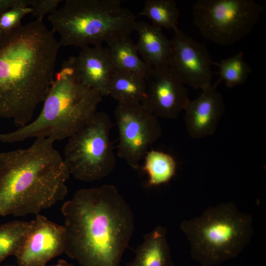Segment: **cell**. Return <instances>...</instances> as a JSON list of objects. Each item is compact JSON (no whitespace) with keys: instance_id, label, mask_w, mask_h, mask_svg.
I'll return each mask as SVG.
<instances>
[{"instance_id":"6da1fadb","label":"cell","mask_w":266,"mask_h":266,"mask_svg":"<svg viewBox=\"0 0 266 266\" xmlns=\"http://www.w3.org/2000/svg\"><path fill=\"white\" fill-rule=\"evenodd\" d=\"M65 253L80 266H120L134 229L132 209L112 184L82 189L64 203Z\"/></svg>"},{"instance_id":"7a4b0ae2","label":"cell","mask_w":266,"mask_h":266,"mask_svg":"<svg viewBox=\"0 0 266 266\" xmlns=\"http://www.w3.org/2000/svg\"><path fill=\"white\" fill-rule=\"evenodd\" d=\"M52 31L36 19L0 38V117L18 127L31 122L54 80L60 47Z\"/></svg>"},{"instance_id":"3957f363","label":"cell","mask_w":266,"mask_h":266,"mask_svg":"<svg viewBox=\"0 0 266 266\" xmlns=\"http://www.w3.org/2000/svg\"><path fill=\"white\" fill-rule=\"evenodd\" d=\"M70 174L54 141L0 153V216L39 214L66 197Z\"/></svg>"},{"instance_id":"277c9868","label":"cell","mask_w":266,"mask_h":266,"mask_svg":"<svg viewBox=\"0 0 266 266\" xmlns=\"http://www.w3.org/2000/svg\"><path fill=\"white\" fill-rule=\"evenodd\" d=\"M102 97L84 85L75 70L73 57L63 62L37 118L15 131L0 133V141L13 143L32 137L54 142L69 138L97 112Z\"/></svg>"},{"instance_id":"5b68a950","label":"cell","mask_w":266,"mask_h":266,"mask_svg":"<svg viewBox=\"0 0 266 266\" xmlns=\"http://www.w3.org/2000/svg\"><path fill=\"white\" fill-rule=\"evenodd\" d=\"M180 228L190 244L192 258L200 266H217L235 258L254 233L252 216L232 201L208 207L182 221Z\"/></svg>"},{"instance_id":"8992f818","label":"cell","mask_w":266,"mask_h":266,"mask_svg":"<svg viewBox=\"0 0 266 266\" xmlns=\"http://www.w3.org/2000/svg\"><path fill=\"white\" fill-rule=\"evenodd\" d=\"M48 19L60 46L81 49L129 36L137 22L120 0H66Z\"/></svg>"},{"instance_id":"52a82bcc","label":"cell","mask_w":266,"mask_h":266,"mask_svg":"<svg viewBox=\"0 0 266 266\" xmlns=\"http://www.w3.org/2000/svg\"><path fill=\"white\" fill-rule=\"evenodd\" d=\"M112 126L107 113L97 112L68 138L63 159L70 175L81 181L92 182L114 170L116 158L110 139Z\"/></svg>"},{"instance_id":"ba28073f","label":"cell","mask_w":266,"mask_h":266,"mask_svg":"<svg viewBox=\"0 0 266 266\" xmlns=\"http://www.w3.org/2000/svg\"><path fill=\"white\" fill-rule=\"evenodd\" d=\"M265 9L253 0H198L193 22L204 38L229 46L252 32Z\"/></svg>"},{"instance_id":"9c48e42d","label":"cell","mask_w":266,"mask_h":266,"mask_svg":"<svg viewBox=\"0 0 266 266\" xmlns=\"http://www.w3.org/2000/svg\"><path fill=\"white\" fill-rule=\"evenodd\" d=\"M115 118L119 131L118 155L137 169L149 146L162 136L161 124L141 103H118Z\"/></svg>"},{"instance_id":"30bf717a","label":"cell","mask_w":266,"mask_h":266,"mask_svg":"<svg viewBox=\"0 0 266 266\" xmlns=\"http://www.w3.org/2000/svg\"><path fill=\"white\" fill-rule=\"evenodd\" d=\"M173 31L171 70L184 84L194 89L201 90L212 84L211 67L214 62L207 48L178 27Z\"/></svg>"},{"instance_id":"8fae6325","label":"cell","mask_w":266,"mask_h":266,"mask_svg":"<svg viewBox=\"0 0 266 266\" xmlns=\"http://www.w3.org/2000/svg\"><path fill=\"white\" fill-rule=\"evenodd\" d=\"M31 222L23 243L14 255L18 266H44L65 252L66 232L64 225L40 214Z\"/></svg>"},{"instance_id":"7c38bea8","label":"cell","mask_w":266,"mask_h":266,"mask_svg":"<svg viewBox=\"0 0 266 266\" xmlns=\"http://www.w3.org/2000/svg\"><path fill=\"white\" fill-rule=\"evenodd\" d=\"M146 81L145 97L141 103L157 117L175 119L190 101L185 84L169 67L153 69Z\"/></svg>"},{"instance_id":"4fadbf2b","label":"cell","mask_w":266,"mask_h":266,"mask_svg":"<svg viewBox=\"0 0 266 266\" xmlns=\"http://www.w3.org/2000/svg\"><path fill=\"white\" fill-rule=\"evenodd\" d=\"M218 82L201 90V94L189 101L185 110L184 121L189 134L200 139L213 134L225 112L222 94L216 90Z\"/></svg>"},{"instance_id":"5bb4252c","label":"cell","mask_w":266,"mask_h":266,"mask_svg":"<svg viewBox=\"0 0 266 266\" xmlns=\"http://www.w3.org/2000/svg\"><path fill=\"white\" fill-rule=\"evenodd\" d=\"M73 58L74 67L81 83L102 97L109 96L115 69L108 48L102 45L87 46L82 48Z\"/></svg>"},{"instance_id":"9a60e30c","label":"cell","mask_w":266,"mask_h":266,"mask_svg":"<svg viewBox=\"0 0 266 266\" xmlns=\"http://www.w3.org/2000/svg\"><path fill=\"white\" fill-rule=\"evenodd\" d=\"M134 31L138 35L135 47L138 53L153 69L169 67L171 53V40L162 29L145 22H136Z\"/></svg>"},{"instance_id":"2e32d148","label":"cell","mask_w":266,"mask_h":266,"mask_svg":"<svg viewBox=\"0 0 266 266\" xmlns=\"http://www.w3.org/2000/svg\"><path fill=\"white\" fill-rule=\"evenodd\" d=\"M133 261L126 266H174L167 239L166 229L158 226L144 236L135 250Z\"/></svg>"},{"instance_id":"e0dca14e","label":"cell","mask_w":266,"mask_h":266,"mask_svg":"<svg viewBox=\"0 0 266 266\" xmlns=\"http://www.w3.org/2000/svg\"><path fill=\"white\" fill-rule=\"evenodd\" d=\"M107 44L115 71L133 72L146 79L153 70L139 57L135 44L129 36Z\"/></svg>"},{"instance_id":"ac0fdd59","label":"cell","mask_w":266,"mask_h":266,"mask_svg":"<svg viewBox=\"0 0 266 266\" xmlns=\"http://www.w3.org/2000/svg\"><path fill=\"white\" fill-rule=\"evenodd\" d=\"M146 79L130 72L115 71L110 82L109 96L118 103H141L145 97Z\"/></svg>"},{"instance_id":"d6986e66","label":"cell","mask_w":266,"mask_h":266,"mask_svg":"<svg viewBox=\"0 0 266 266\" xmlns=\"http://www.w3.org/2000/svg\"><path fill=\"white\" fill-rule=\"evenodd\" d=\"M143 170L148 176V185L158 186L168 182L175 175L177 163L170 154L152 150L144 158Z\"/></svg>"},{"instance_id":"ffe728a7","label":"cell","mask_w":266,"mask_h":266,"mask_svg":"<svg viewBox=\"0 0 266 266\" xmlns=\"http://www.w3.org/2000/svg\"><path fill=\"white\" fill-rule=\"evenodd\" d=\"M139 16L147 17L152 25L174 30L178 27L180 11L173 0H146Z\"/></svg>"},{"instance_id":"44dd1931","label":"cell","mask_w":266,"mask_h":266,"mask_svg":"<svg viewBox=\"0 0 266 266\" xmlns=\"http://www.w3.org/2000/svg\"><path fill=\"white\" fill-rule=\"evenodd\" d=\"M32 226L31 221L13 220L0 225V264L15 255Z\"/></svg>"},{"instance_id":"7402d4cb","label":"cell","mask_w":266,"mask_h":266,"mask_svg":"<svg viewBox=\"0 0 266 266\" xmlns=\"http://www.w3.org/2000/svg\"><path fill=\"white\" fill-rule=\"evenodd\" d=\"M214 65L219 67L217 74L219 79L217 82L219 83L224 81L229 88L244 84L252 72L241 52L222 59L219 63L214 62Z\"/></svg>"},{"instance_id":"603a6c76","label":"cell","mask_w":266,"mask_h":266,"mask_svg":"<svg viewBox=\"0 0 266 266\" xmlns=\"http://www.w3.org/2000/svg\"><path fill=\"white\" fill-rule=\"evenodd\" d=\"M32 12L30 7L17 6L10 8L0 16V30L5 33L17 28L22 25L23 17Z\"/></svg>"},{"instance_id":"cb8c5ba5","label":"cell","mask_w":266,"mask_h":266,"mask_svg":"<svg viewBox=\"0 0 266 266\" xmlns=\"http://www.w3.org/2000/svg\"><path fill=\"white\" fill-rule=\"evenodd\" d=\"M61 1V0H31L30 6L32 9L31 14L36 19L42 20L44 15L55 12Z\"/></svg>"},{"instance_id":"d4e9b609","label":"cell","mask_w":266,"mask_h":266,"mask_svg":"<svg viewBox=\"0 0 266 266\" xmlns=\"http://www.w3.org/2000/svg\"><path fill=\"white\" fill-rule=\"evenodd\" d=\"M31 3V0H0V16L14 6L30 7Z\"/></svg>"},{"instance_id":"484cf974","label":"cell","mask_w":266,"mask_h":266,"mask_svg":"<svg viewBox=\"0 0 266 266\" xmlns=\"http://www.w3.org/2000/svg\"><path fill=\"white\" fill-rule=\"evenodd\" d=\"M44 266H47L45 265ZM74 266L71 264L68 263L66 261L61 259L58 261L57 264L54 266Z\"/></svg>"},{"instance_id":"4316f807","label":"cell","mask_w":266,"mask_h":266,"mask_svg":"<svg viewBox=\"0 0 266 266\" xmlns=\"http://www.w3.org/2000/svg\"><path fill=\"white\" fill-rule=\"evenodd\" d=\"M5 33L4 32L0 30V38Z\"/></svg>"},{"instance_id":"83f0119b","label":"cell","mask_w":266,"mask_h":266,"mask_svg":"<svg viewBox=\"0 0 266 266\" xmlns=\"http://www.w3.org/2000/svg\"><path fill=\"white\" fill-rule=\"evenodd\" d=\"M1 266H18L12 264H6V265H3Z\"/></svg>"}]
</instances>
